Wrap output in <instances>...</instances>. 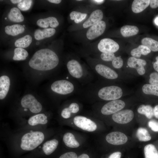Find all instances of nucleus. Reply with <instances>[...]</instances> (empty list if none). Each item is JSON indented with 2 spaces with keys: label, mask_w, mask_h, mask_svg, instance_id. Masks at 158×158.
<instances>
[{
  "label": "nucleus",
  "mask_w": 158,
  "mask_h": 158,
  "mask_svg": "<svg viewBox=\"0 0 158 158\" xmlns=\"http://www.w3.org/2000/svg\"><path fill=\"white\" fill-rule=\"evenodd\" d=\"M59 63V58L55 52L48 49L37 51L29 62L32 68L39 71H46L55 68Z\"/></svg>",
  "instance_id": "obj_1"
},
{
  "label": "nucleus",
  "mask_w": 158,
  "mask_h": 158,
  "mask_svg": "<svg viewBox=\"0 0 158 158\" xmlns=\"http://www.w3.org/2000/svg\"><path fill=\"white\" fill-rule=\"evenodd\" d=\"M44 138V134L40 131H32L27 133L22 137L20 147L25 150H32L42 142Z\"/></svg>",
  "instance_id": "obj_2"
},
{
  "label": "nucleus",
  "mask_w": 158,
  "mask_h": 158,
  "mask_svg": "<svg viewBox=\"0 0 158 158\" xmlns=\"http://www.w3.org/2000/svg\"><path fill=\"white\" fill-rule=\"evenodd\" d=\"M123 94L122 89L114 85L104 87L98 91V95L101 99L105 100H113L120 98Z\"/></svg>",
  "instance_id": "obj_3"
},
{
  "label": "nucleus",
  "mask_w": 158,
  "mask_h": 158,
  "mask_svg": "<svg viewBox=\"0 0 158 158\" xmlns=\"http://www.w3.org/2000/svg\"><path fill=\"white\" fill-rule=\"evenodd\" d=\"M22 106L29 109L30 111L34 114L38 113L42 109L41 104L32 95L28 94L24 96L21 101Z\"/></svg>",
  "instance_id": "obj_4"
},
{
  "label": "nucleus",
  "mask_w": 158,
  "mask_h": 158,
  "mask_svg": "<svg viewBox=\"0 0 158 158\" xmlns=\"http://www.w3.org/2000/svg\"><path fill=\"white\" fill-rule=\"evenodd\" d=\"M51 88L53 92L63 95L71 93L74 90L73 84L66 80H60L54 82L51 84Z\"/></svg>",
  "instance_id": "obj_5"
},
{
  "label": "nucleus",
  "mask_w": 158,
  "mask_h": 158,
  "mask_svg": "<svg viewBox=\"0 0 158 158\" xmlns=\"http://www.w3.org/2000/svg\"><path fill=\"white\" fill-rule=\"evenodd\" d=\"M125 106V102L122 100L116 99L112 100L102 107L101 112L104 115L113 114L122 109Z\"/></svg>",
  "instance_id": "obj_6"
},
{
  "label": "nucleus",
  "mask_w": 158,
  "mask_h": 158,
  "mask_svg": "<svg viewBox=\"0 0 158 158\" xmlns=\"http://www.w3.org/2000/svg\"><path fill=\"white\" fill-rule=\"evenodd\" d=\"M75 124L80 128L89 132H92L97 129L96 124L90 119L82 116H75L73 119Z\"/></svg>",
  "instance_id": "obj_7"
},
{
  "label": "nucleus",
  "mask_w": 158,
  "mask_h": 158,
  "mask_svg": "<svg viewBox=\"0 0 158 158\" xmlns=\"http://www.w3.org/2000/svg\"><path fill=\"white\" fill-rule=\"evenodd\" d=\"M99 50L102 53H112L117 51L119 47L118 44L113 40L110 38L102 39L97 45Z\"/></svg>",
  "instance_id": "obj_8"
},
{
  "label": "nucleus",
  "mask_w": 158,
  "mask_h": 158,
  "mask_svg": "<svg viewBox=\"0 0 158 158\" xmlns=\"http://www.w3.org/2000/svg\"><path fill=\"white\" fill-rule=\"evenodd\" d=\"M134 114L130 109H125L119 111L113 114L112 118L116 123L120 124L128 123L133 119Z\"/></svg>",
  "instance_id": "obj_9"
},
{
  "label": "nucleus",
  "mask_w": 158,
  "mask_h": 158,
  "mask_svg": "<svg viewBox=\"0 0 158 158\" xmlns=\"http://www.w3.org/2000/svg\"><path fill=\"white\" fill-rule=\"evenodd\" d=\"M106 27L105 22L101 20L91 26L87 30L86 36L89 40H92L102 35Z\"/></svg>",
  "instance_id": "obj_10"
},
{
  "label": "nucleus",
  "mask_w": 158,
  "mask_h": 158,
  "mask_svg": "<svg viewBox=\"0 0 158 158\" xmlns=\"http://www.w3.org/2000/svg\"><path fill=\"white\" fill-rule=\"evenodd\" d=\"M106 141L109 143L114 145H120L125 143L128 139L124 133L118 131L111 132L106 137Z\"/></svg>",
  "instance_id": "obj_11"
},
{
  "label": "nucleus",
  "mask_w": 158,
  "mask_h": 158,
  "mask_svg": "<svg viewBox=\"0 0 158 158\" xmlns=\"http://www.w3.org/2000/svg\"><path fill=\"white\" fill-rule=\"evenodd\" d=\"M67 67L68 72L73 77L77 78H81L83 74L82 67L80 63L74 59L69 61Z\"/></svg>",
  "instance_id": "obj_12"
},
{
  "label": "nucleus",
  "mask_w": 158,
  "mask_h": 158,
  "mask_svg": "<svg viewBox=\"0 0 158 158\" xmlns=\"http://www.w3.org/2000/svg\"><path fill=\"white\" fill-rule=\"evenodd\" d=\"M146 64V61L143 59L133 57L129 58L127 61V65L130 68L136 69L138 73L140 75L145 73L144 66Z\"/></svg>",
  "instance_id": "obj_13"
},
{
  "label": "nucleus",
  "mask_w": 158,
  "mask_h": 158,
  "mask_svg": "<svg viewBox=\"0 0 158 158\" xmlns=\"http://www.w3.org/2000/svg\"><path fill=\"white\" fill-rule=\"evenodd\" d=\"M95 69L99 74L108 79H114L117 78L118 76L114 71L103 64H97L95 66Z\"/></svg>",
  "instance_id": "obj_14"
},
{
  "label": "nucleus",
  "mask_w": 158,
  "mask_h": 158,
  "mask_svg": "<svg viewBox=\"0 0 158 158\" xmlns=\"http://www.w3.org/2000/svg\"><path fill=\"white\" fill-rule=\"evenodd\" d=\"M103 16V13L101 10L97 9L94 11L88 19L83 23V27L86 28L97 23L101 20Z\"/></svg>",
  "instance_id": "obj_15"
},
{
  "label": "nucleus",
  "mask_w": 158,
  "mask_h": 158,
  "mask_svg": "<svg viewBox=\"0 0 158 158\" xmlns=\"http://www.w3.org/2000/svg\"><path fill=\"white\" fill-rule=\"evenodd\" d=\"M10 81L8 76L4 75L0 77V99H4L9 91Z\"/></svg>",
  "instance_id": "obj_16"
},
{
  "label": "nucleus",
  "mask_w": 158,
  "mask_h": 158,
  "mask_svg": "<svg viewBox=\"0 0 158 158\" xmlns=\"http://www.w3.org/2000/svg\"><path fill=\"white\" fill-rule=\"evenodd\" d=\"M37 24L40 27L46 28L49 26L52 28H56L59 23L56 18L49 17L39 19L37 22Z\"/></svg>",
  "instance_id": "obj_17"
},
{
  "label": "nucleus",
  "mask_w": 158,
  "mask_h": 158,
  "mask_svg": "<svg viewBox=\"0 0 158 158\" xmlns=\"http://www.w3.org/2000/svg\"><path fill=\"white\" fill-rule=\"evenodd\" d=\"M55 32L56 30L53 28H46L43 30L38 29L35 31L34 36L36 40H39L51 37Z\"/></svg>",
  "instance_id": "obj_18"
},
{
  "label": "nucleus",
  "mask_w": 158,
  "mask_h": 158,
  "mask_svg": "<svg viewBox=\"0 0 158 158\" xmlns=\"http://www.w3.org/2000/svg\"><path fill=\"white\" fill-rule=\"evenodd\" d=\"M150 2V0H134L132 4V10L135 13H140L149 6Z\"/></svg>",
  "instance_id": "obj_19"
},
{
  "label": "nucleus",
  "mask_w": 158,
  "mask_h": 158,
  "mask_svg": "<svg viewBox=\"0 0 158 158\" xmlns=\"http://www.w3.org/2000/svg\"><path fill=\"white\" fill-rule=\"evenodd\" d=\"M48 122L47 117L44 114H36L30 117L28 123L30 126H35L38 124H45Z\"/></svg>",
  "instance_id": "obj_20"
},
{
  "label": "nucleus",
  "mask_w": 158,
  "mask_h": 158,
  "mask_svg": "<svg viewBox=\"0 0 158 158\" xmlns=\"http://www.w3.org/2000/svg\"><path fill=\"white\" fill-rule=\"evenodd\" d=\"M8 16L10 20L13 22H23L24 20V16L20 9L16 7L11 9Z\"/></svg>",
  "instance_id": "obj_21"
},
{
  "label": "nucleus",
  "mask_w": 158,
  "mask_h": 158,
  "mask_svg": "<svg viewBox=\"0 0 158 158\" xmlns=\"http://www.w3.org/2000/svg\"><path fill=\"white\" fill-rule=\"evenodd\" d=\"M58 144V140L56 139L47 141L43 145V150L45 154L49 155L55 151Z\"/></svg>",
  "instance_id": "obj_22"
},
{
  "label": "nucleus",
  "mask_w": 158,
  "mask_h": 158,
  "mask_svg": "<svg viewBox=\"0 0 158 158\" xmlns=\"http://www.w3.org/2000/svg\"><path fill=\"white\" fill-rule=\"evenodd\" d=\"M24 30V28L23 25L18 24L8 25L5 28L6 33L12 36H15L22 33Z\"/></svg>",
  "instance_id": "obj_23"
},
{
  "label": "nucleus",
  "mask_w": 158,
  "mask_h": 158,
  "mask_svg": "<svg viewBox=\"0 0 158 158\" xmlns=\"http://www.w3.org/2000/svg\"><path fill=\"white\" fill-rule=\"evenodd\" d=\"M121 35L124 37H128L137 35L139 29L136 26L126 25L121 28Z\"/></svg>",
  "instance_id": "obj_24"
},
{
  "label": "nucleus",
  "mask_w": 158,
  "mask_h": 158,
  "mask_svg": "<svg viewBox=\"0 0 158 158\" xmlns=\"http://www.w3.org/2000/svg\"><path fill=\"white\" fill-rule=\"evenodd\" d=\"M63 140L67 146L71 148H77L80 146L79 143L75 139L74 135L70 133H67L64 134Z\"/></svg>",
  "instance_id": "obj_25"
},
{
  "label": "nucleus",
  "mask_w": 158,
  "mask_h": 158,
  "mask_svg": "<svg viewBox=\"0 0 158 158\" xmlns=\"http://www.w3.org/2000/svg\"><path fill=\"white\" fill-rule=\"evenodd\" d=\"M151 50L147 47L143 45H140L136 48L133 49L130 54L133 57L138 58L140 57L141 55H146L149 54Z\"/></svg>",
  "instance_id": "obj_26"
},
{
  "label": "nucleus",
  "mask_w": 158,
  "mask_h": 158,
  "mask_svg": "<svg viewBox=\"0 0 158 158\" xmlns=\"http://www.w3.org/2000/svg\"><path fill=\"white\" fill-rule=\"evenodd\" d=\"M32 37L27 35L16 40L14 43L15 47L21 48H26L30 46L32 42Z\"/></svg>",
  "instance_id": "obj_27"
},
{
  "label": "nucleus",
  "mask_w": 158,
  "mask_h": 158,
  "mask_svg": "<svg viewBox=\"0 0 158 158\" xmlns=\"http://www.w3.org/2000/svg\"><path fill=\"white\" fill-rule=\"evenodd\" d=\"M145 158H158V151L152 144L146 145L144 148Z\"/></svg>",
  "instance_id": "obj_28"
},
{
  "label": "nucleus",
  "mask_w": 158,
  "mask_h": 158,
  "mask_svg": "<svg viewBox=\"0 0 158 158\" xmlns=\"http://www.w3.org/2000/svg\"><path fill=\"white\" fill-rule=\"evenodd\" d=\"M142 45L148 47L153 51H158V41L150 37H145L141 41Z\"/></svg>",
  "instance_id": "obj_29"
},
{
  "label": "nucleus",
  "mask_w": 158,
  "mask_h": 158,
  "mask_svg": "<svg viewBox=\"0 0 158 158\" xmlns=\"http://www.w3.org/2000/svg\"><path fill=\"white\" fill-rule=\"evenodd\" d=\"M28 55L27 51L23 48L17 47L14 50L13 59L14 61L25 60Z\"/></svg>",
  "instance_id": "obj_30"
},
{
  "label": "nucleus",
  "mask_w": 158,
  "mask_h": 158,
  "mask_svg": "<svg viewBox=\"0 0 158 158\" xmlns=\"http://www.w3.org/2000/svg\"><path fill=\"white\" fill-rule=\"evenodd\" d=\"M139 113L144 114L148 119H151L154 115L153 109L150 105H142L138 108Z\"/></svg>",
  "instance_id": "obj_31"
},
{
  "label": "nucleus",
  "mask_w": 158,
  "mask_h": 158,
  "mask_svg": "<svg viewBox=\"0 0 158 158\" xmlns=\"http://www.w3.org/2000/svg\"><path fill=\"white\" fill-rule=\"evenodd\" d=\"M136 135L138 139L141 141H148L151 138L150 135L147 130L142 127H140L138 129Z\"/></svg>",
  "instance_id": "obj_32"
},
{
  "label": "nucleus",
  "mask_w": 158,
  "mask_h": 158,
  "mask_svg": "<svg viewBox=\"0 0 158 158\" xmlns=\"http://www.w3.org/2000/svg\"><path fill=\"white\" fill-rule=\"evenodd\" d=\"M142 90L143 93L146 94L153 95L158 96V86L146 84L143 86Z\"/></svg>",
  "instance_id": "obj_33"
},
{
  "label": "nucleus",
  "mask_w": 158,
  "mask_h": 158,
  "mask_svg": "<svg viewBox=\"0 0 158 158\" xmlns=\"http://www.w3.org/2000/svg\"><path fill=\"white\" fill-rule=\"evenodd\" d=\"M87 14L73 11L71 12L69 16L71 20H74L75 23H78L84 20L86 18Z\"/></svg>",
  "instance_id": "obj_34"
},
{
  "label": "nucleus",
  "mask_w": 158,
  "mask_h": 158,
  "mask_svg": "<svg viewBox=\"0 0 158 158\" xmlns=\"http://www.w3.org/2000/svg\"><path fill=\"white\" fill-rule=\"evenodd\" d=\"M32 1L31 0H24L17 5L18 8L22 11H26L29 10L31 6Z\"/></svg>",
  "instance_id": "obj_35"
},
{
  "label": "nucleus",
  "mask_w": 158,
  "mask_h": 158,
  "mask_svg": "<svg viewBox=\"0 0 158 158\" xmlns=\"http://www.w3.org/2000/svg\"><path fill=\"white\" fill-rule=\"evenodd\" d=\"M123 60L120 57H115L112 61L113 66L116 68H120L123 65Z\"/></svg>",
  "instance_id": "obj_36"
},
{
  "label": "nucleus",
  "mask_w": 158,
  "mask_h": 158,
  "mask_svg": "<svg viewBox=\"0 0 158 158\" xmlns=\"http://www.w3.org/2000/svg\"><path fill=\"white\" fill-rule=\"evenodd\" d=\"M115 57L114 53H102L100 56L103 60L107 61H112Z\"/></svg>",
  "instance_id": "obj_37"
},
{
  "label": "nucleus",
  "mask_w": 158,
  "mask_h": 158,
  "mask_svg": "<svg viewBox=\"0 0 158 158\" xmlns=\"http://www.w3.org/2000/svg\"><path fill=\"white\" fill-rule=\"evenodd\" d=\"M149 83L150 84L158 86V73L153 72L150 75Z\"/></svg>",
  "instance_id": "obj_38"
},
{
  "label": "nucleus",
  "mask_w": 158,
  "mask_h": 158,
  "mask_svg": "<svg viewBox=\"0 0 158 158\" xmlns=\"http://www.w3.org/2000/svg\"><path fill=\"white\" fill-rule=\"evenodd\" d=\"M148 125L153 131L158 132V121L151 120L148 122Z\"/></svg>",
  "instance_id": "obj_39"
},
{
  "label": "nucleus",
  "mask_w": 158,
  "mask_h": 158,
  "mask_svg": "<svg viewBox=\"0 0 158 158\" xmlns=\"http://www.w3.org/2000/svg\"><path fill=\"white\" fill-rule=\"evenodd\" d=\"M71 113H76L79 111V106L78 105L75 103H71L68 107Z\"/></svg>",
  "instance_id": "obj_40"
},
{
  "label": "nucleus",
  "mask_w": 158,
  "mask_h": 158,
  "mask_svg": "<svg viewBox=\"0 0 158 158\" xmlns=\"http://www.w3.org/2000/svg\"><path fill=\"white\" fill-rule=\"evenodd\" d=\"M77 154L73 152H66L62 154L59 158H77Z\"/></svg>",
  "instance_id": "obj_41"
},
{
  "label": "nucleus",
  "mask_w": 158,
  "mask_h": 158,
  "mask_svg": "<svg viewBox=\"0 0 158 158\" xmlns=\"http://www.w3.org/2000/svg\"><path fill=\"white\" fill-rule=\"evenodd\" d=\"M71 113L68 108H65L62 111L61 115L63 118H68L70 117Z\"/></svg>",
  "instance_id": "obj_42"
},
{
  "label": "nucleus",
  "mask_w": 158,
  "mask_h": 158,
  "mask_svg": "<svg viewBox=\"0 0 158 158\" xmlns=\"http://www.w3.org/2000/svg\"><path fill=\"white\" fill-rule=\"evenodd\" d=\"M121 154L120 152H116L111 154L108 158H121Z\"/></svg>",
  "instance_id": "obj_43"
},
{
  "label": "nucleus",
  "mask_w": 158,
  "mask_h": 158,
  "mask_svg": "<svg viewBox=\"0 0 158 158\" xmlns=\"http://www.w3.org/2000/svg\"><path fill=\"white\" fill-rule=\"evenodd\" d=\"M150 6L152 8H156L158 7V0H150Z\"/></svg>",
  "instance_id": "obj_44"
},
{
  "label": "nucleus",
  "mask_w": 158,
  "mask_h": 158,
  "mask_svg": "<svg viewBox=\"0 0 158 158\" xmlns=\"http://www.w3.org/2000/svg\"><path fill=\"white\" fill-rule=\"evenodd\" d=\"M156 61L153 63V67L154 69L158 72V56L156 58Z\"/></svg>",
  "instance_id": "obj_45"
},
{
  "label": "nucleus",
  "mask_w": 158,
  "mask_h": 158,
  "mask_svg": "<svg viewBox=\"0 0 158 158\" xmlns=\"http://www.w3.org/2000/svg\"><path fill=\"white\" fill-rule=\"evenodd\" d=\"M154 116L157 118H158V105H156L153 109Z\"/></svg>",
  "instance_id": "obj_46"
},
{
  "label": "nucleus",
  "mask_w": 158,
  "mask_h": 158,
  "mask_svg": "<svg viewBox=\"0 0 158 158\" xmlns=\"http://www.w3.org/2000/svg\"><path fill=\"white\" fill-rule=\"evenodd\" d=\"M49 2L56 4H58L60 3L61 1V0H48Z\"/></svg>",
  "instance_id": "obj_47"
},
{
  "label": "nucleus",
  "mask_w": 158,
  "mask_h": 158,
  "mask_svg": "<svg viewBox=\"0 0 158 158\" xmlns=\"http://www.w3.org/2000/svg\"><path fill=\"white\" fill-rule=\"evenodd\" d=\"M77 158H90V157L87 154H83L80 155Z\"/></svg>",
  "instance_id": "obj_48"
},
{
  "label": "nucleus",
  "mask_w": 158,
  "mask_h": 158,
  "mask_svg": "<svg viewBox=\"0 0 158 158\" xmlns=\"http://www.w3.org/2000/svg\"><path fill=\"white\" fill-rule=\"evenodd\" d=\"M92 1L98 4H102L104 1V0H95Z\"/></svg>",
  "instance_id": "obj_49"
},
{
  "label": "nucleus",
  "mask_w": 158,
  "mask_h": 158,
  "mask_svg": "<svg viewBox=\"0 0 158 158\" xmlns=\"http://www.w3.org/2000/svg\"><path fill=\"white\" fill-rule=\"evenodd\" d=\"M22 1L21 0H11V2L13 4L19 3Z\"/></svg>",
  "instance_id": "obj_50"
},
{
  "label": "nucleus",
  "mask_w": 158,
  "mask_h": 158,
  "mask_svg": "<svg viewBox=\"0 0 158 158\" xmlns=\"http://www.w3.org/2000/svg\"><path fill=\"white\" fill-rule=\"evenodd\" d=\"M154 22L155 24L158 25V17H157L154 20Z\"/></svg>",
  "instance_id": "obj_51"
},
{
  "label": "nucleus",
  "mask_w": 158,
  "mask_h": 158,
  "mask_svg": "<svg viewBox=\"0 0 158 158\" xmlns=\"http://www.w3.org/2000/svg\"><path fill=\"white\" fill-rule=\"evenodd\" d=\"M23 26L24 27L25 26V25H23Z\"/></svg>",
  "instance_id": "obj_52"
},
{
  "label": "nucleus",
  "mask_w": 158,
  "mask_h": 158,
  "mask_svg": "<svg viewBox=\"0 0 158 158\" xmlns=\"http://www.w3.org/2000/svg\"><path fill=\"white\" fill-rule=\"evenodd\" d=\"M5 19H7V18H5Z\"/></svg>",
  "instance_id": "obj_53"
}]
</instances>
